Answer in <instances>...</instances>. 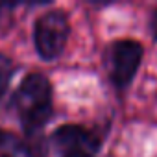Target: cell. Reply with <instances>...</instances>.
<instances>
[{
    "mask_svg": "<svg viewBox=\"0 0 157 157\" xmlns=\"http://www.w3.org/2000/svg\"><path fill=\"white\" fill-rule=\"evenodd\" d=\"M13 105L28 131L41 129L52 115V87L46 76L28 74L15 93Z\"/></svg>",
    "mask_w": 157,
    "mask_h": 157,
    "instance_id": "obj_1",
    "label": "cell"
},
{
    "mask_svg": "<svg viewBox=\"0 0 157 157\" xmlns=\"http://www.w3.org/2000/svg\"><path fill=\"white\" fill-rule=\"evenodd\" d=\"M68 39V21L63 11H48L35 22L33 41L39 56L46 61L57 59Z\"/></svg>",
    "mask_w": 157,
    "mask_h": 157,
    "instance_id": "obj_2",
    "label": "cell"
},
{
    "mask_svg": "<svg viewBox=\"0 0 157 157\" xmlns=\"http://www.w3.org/2000/svg\"><path fill=\"white\" fill-rule=\"evenodd\" d=\"M142 59V46L135 41L115 43L109 56L111 65V80L118 89H124L131 83L135 72Z\"/></svg>",
    "mask_w": 157,
    "mask_h": 157,
    "instance_id": "obj_3",
    "label": "cell"
},
{
    "mask_svg": "<svg viewBox=\"0 0 157 157\" xmlns=\"http://www.w3.org/2000/svg\"><path fill=\"white\" fill-rule=\"evenodd\" d=\"M54 140L56 144L65 150L67 153H72V151H85V153H91L96 150V140L93 139L91 133H87L83 128L80 126H63L56 131L54 135Z\"/></svg>",
    "mask_w": 157,
    "mask_h": 157,
    "instance_id": "obj_4",
    "label": "cell"
},
{
    "mask_svg": "<svg viewBox=\"0 0 157 157\" xmlns=\"http://www.w3.org/2000/svg\"><path fill=\"white\" fill-rule=\"evenodd\" d=\"M0 157H35L33 148L10 131H0Z\"/></svg>",
    "mask_w": 157,
    "mask_h": 157,
    "instance_id": "obj_5",
    "label": "cell"
},
{
    "mask_svg": "<svg viewBox=\"0 0 157 157\" xmlns=\"http://www.w3.org/2000/svg\"><path fill=\"white\" fill-rule=\"evenodd\" d=\"M11 76H13V65L11 61L4 56L0 54V96H2L11 82Z\"/></svg>",
    "mask_w": 157,
    "mask_h": 157,
    "instance_id": "obj_6",
    "label": "cell"
},
{
    "mask_svg": "<svg viewBox=\"0 0 157 157\" xmlns=\"http://www.w3.org/2000/svg\"><path fill=\"white\" fill-rule=\"evenodd\" d=\"M65 157H93V155L85 153V151H72V153H67Z\"/></svg>",
    "mask_w": 157,
    "mask_h": 157,
    "instance_id": "obj_7",
    "label": "cell"
},
{
    "mask_svg": "<svg viewBox=\"0 0 157 157\" xmlns=\"http://www.w3.org/2000/svg\"><path fill=\"white\" fill-rule=\"evenodd\" d=\"M153 32H155V35H157V15H155V19H153Z\"/></svg>",
    "mask_w": 157,
    "mask_h": 157,
    "instance_id": "obj_8",
    "label": "cell"
}]
</instances>
